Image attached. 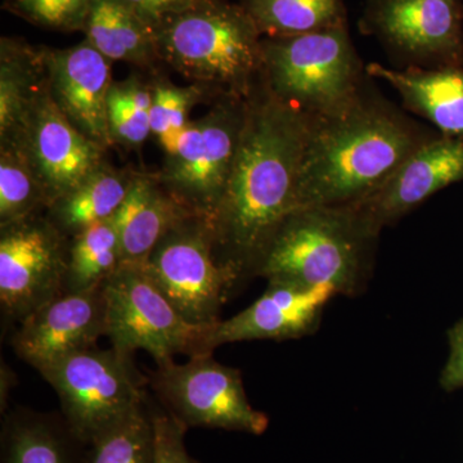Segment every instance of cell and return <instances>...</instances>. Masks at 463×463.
Instances as JSON below:
<instances>
[{"label": "cell", "mask_w": 463, "mask_h": 463, "mask_svg": "<svg viewBox=\"0 0 463 463\" xmlns=\"http://www.w3.org/2000/svg\"><path fill=\"white\" fill-rule=\"evenodd\" d=\"M312 116L273 96L263 76L248 96L227 190L213 219L216 260L236 288L257 277L283 221L298 209V179Z\"/></svg>", "instance_id": "6da1fadb"}, {"label": "cell", "mask_w": 463, "mask_h": 463, "mask_svg": "<svg viewBox=\"0 0 463 463\" xmlns=\"http://www.w3.org/2000/svg\"><path fill=\"white\" fill-rule=\"evenodd\" d=\"M439 134L383 99L368 81L349 108L313 118L298 207L356 205Z\"/></svg>", "instance_id": "7a4b0ae2"}, {"label": "cell", "mask_w": 463, "mask_h": 463, "mask_svg": "<svg viewBox=\"0 0 463 463\" xmlns=\"http://www.w3.org/2000/svg\"><path fill=\"white\" fill-rule=\"evenodd\" d=\"M379 237L353 206L298 207L274 234L257 277L359 297L373 279Z\"/></svg>", "instance_id": "3957f363"}, {"label": "cell", "mask_w": 463, "mask_h": 463, "mask_svg": "<svg viewBox=\"0 0 463 463\" xmlns=\"http://www.w3.org/2000/svg\"><path fill=\"white\" fill-rule=\"evenodd\" d=\"M163 66L216 99H246L263 72V35L240 3L210 0L155 32Z\"/></svg>", "instance_id": "277c9868"}, {"label": "cell", "mask_w": 463, "mask_h": 463, "mask_svg": "<svg viewBox=\"0 0 463 463\" xmlns=\"http://www.w3.org/2000/svg\"><path fill=\"white\" fill-rule=\"evenodd\" d=\"M261 76L276 99L315 118L349 108L371 79L347 26L263 38Z\"/></svg>", "instance_id": "5b68a950"}, {"label": "cell", "mask_w": 463, "mask_h": 463, "mask_svg": "<svg viewBox=\"0 0 463 463\" xmlns=\"http://www.w3.org/2000/svg\"><path fill=\"white\" fill-rule=\"evenodd\" d=\"M56 390L70 430L85 447L103 431L147 403L132 355L96 346L39 371Z\"/></svg>", "instance_id": "8992f818"}, {"label": "cell", "mask_w": 463, "mask_h": 463, "mask_svg": "<svg viewBox=\"0 0 463 463\" xmlns=\"http://www.w3.org/2000/svg\"><path fill=\"white\" fill-rule=\"evenodd\" d=\"M248 97H223L191 120L174 154L155 173L192 214L212 223L230 182L245 125Z\"/></svg>", "instance_id": "52a82bcc"}, {"label": "cell", "mask_w": 463, "mask_h": 463, "mask_svg": "<svg viewBox=\"0 0 463 463\" xmlns=\"http://www.w3.org/2000/svg\"><path fill=\"white\" fill-rule=\"evenodd\" d=\"M106 335L124 354L145 350L155 362L174 355L206 354L203 341L209 326L185 321L139 264H121L103 285Z\"/></svg>", "instance_id": "ba28073f"}, {"label": "cell", "mask_w": 463, "mask_h": 463, "mask_svg": "<svg viewBox=\"0 0 463 463\" xmlns=\"http://www.w3.org/2000/svg\"><path fill=\"white\" fill-rule=\"evenodd\" d=\"M142 265L185 321L212 326L237 289L216 260L214 236L206 219L188 215L167 232Z\"/></svg>", "instance_id": "9c48e42d"}, {"label": "cell", "mask_w": 463, "mask_h": 463, "mask_svg": "<svg viewBox=\"0 0 463 463\" xmlns=\"http://www.w3.org/2000/svg\"><path fill=\"white\" fill-rule=\"evenodd\" d=\"M147 381L161 405L187 429L261 435L269 426L267 414L250 404L240 371L219 364L213 353L192 355L181 364L161 362Z\"/></svg>", "instance_id": "30bf717a"}, {"label": "cell", "mask_w": 463, "mask_h": 463, "mask_svg": "<svg viewBox=\"0 0 463 463\" xmlns=\"http://www.w3.org/2000/svg\"><path fill=\"white\" fill-rule=\"evenodd\" d=\"M70 239L47 214L0 227V307L20 325L65 292Z\"/></svg>", "instance_id": "8fae6325"}, {"label": "cell", "mask_w": 463, "mask_h": 463, "mask_svg": "<svg viewBox=\"0 0 463 463\" xmlns=\"http://www.w3.org/2000/svg\"><path fill=\"white\" fill-rule=\"evenodd\" d=\"M361 26L403 69L463 67V0H367Z\"/></svg>", "instance_id": "7c38bea8"}, {"label": "cell", "mask_w": 463, "mask_h": 463, "mask_svg": "<svg viewBox=\"0 0 463 463\" xmlns=\"http://www.w3.org/2000/svg\"><path fill=\"white\" fill-rule=\"evenodd\" d=\"M8 143L25 152L50 207L108 161L109 149L90 141L67 120L52 99L48 85L33 103L17 138Z\"/></svg>", "instance_id": "4fadbf2b"}, {"label": "cell", "mask_w": 463, "mask_h": 463, "mask_svg": "<svg viewBox=\"0 0 463 463\" xmlns=\"http://www.w3.org/2000/svg\"><path fill=\"white\" fill-rule=\"evenodd\" d=\"M106 335L102 288L63 292L18 325L12 337L14 353L41 371L66 356L97 345Z\"/></svg>", "instance_id": "5bb4252c"}, {"label": "cell", "mask_w": 463, "mask_h": 463, "mask_svg": "<svg viewBox=\"0 0 463 463\" xmlns=\"http://www.w3.org/2000/svg\"><path fill=\"white\" fill-rule=\"evenodd\" d=\"M336 292L328 285L304 288L282 279H269L252 306L227 321L209 326L203 352L213 353L224 344L252 340H294L318 330L323 309Z\"/></svg>", "instance_id": "9a60e30c"}, {"label": "cell", "mask_w": 463, "mask_h": 463, "mask_svg": "<svg viewBox=\"0 0 463 463\" xmlns=\"http://www.w3.org/2000/svg\"><path fill=\"white\" fill-rule=\"evenodd\" d=\"M48 87L54 103L79 132L105 148H111L109 132V94L112 62L90 42L69 48L42 45Z\"/></svg>", "instance_id": "2e32d148"}, {"label": "cell", "mask_w": 463, "mask_h": 463, "mask_svg": "<svg viewBox=\"0 0 463 463\" xmlns=\"http://www.w3.org/2000/svg\"><path fill=\"white\" fill-rule=\"evenodd\" d=\"M463 182V139L439 134L414 151L373 194L353 206L379 232L448 185Z\"/></svg>", "instance_id": "e0dca14e"}, {"label": "cell", "mask_w": 463, "mask_h": 463, "mask_svg": "<svg viewBox=\"0 0 463 463\" xmlns=\"http://www.w3.org/2000/svg\"><path fill=\"white\" fill-rule=\"evenodd\" d=\"M188 215L190 210L167 192L156 174L137 172L114 216L121 264L145 263L158 241Z\"/></svg>", "instance_id": "ac0fdd59"}, {"label": "cell", "mask_w": 463, "mask_h": 463, "mask_svg": "<svg viewBox=\"0 0 463 463\" xmlns=\"http://www.w3.org/2000/svg\"><path fill=\"white\" fill-rule=\"evenodd\" d=\"M365 69L371 78L398 91L404 109L421 116L443 136L463 139V67L388 69L371 63Z\"/></svg>", "instance_id": "d6986e66"}, {"label": "cell", "mask_w": 463, "mask_h": 463, "mask_svg": "<svg viewBox=\"0 0 463 463\" xmlns=\"http://www.w3.org/2000/svg\"><path fill=\"white\" fill-rule=\"evenodd\" d=\"M83 33L102 56L148 72L161 71L154 30L121 0H93Z\"/></svg>", "instance_id": "ffe728a7"}, {"label": "cell", "mask_w": 463, "mask_h": 463, "mask_svg": "<svg viewBox=\"0 0 463 463\" xmlns=\"http://www.w3.org/2000/svg\"><path fill=\"white\" fill-rule=\"evenodd\" d=\"M48 85L42 47L0 39V143L14 142L33 103Z\"/></svg>", "instance_id": "44dd1931"}, {"label": "cell", "mask_w": 463, "mask_h": 463, "mask_svg": "<svg viewBox=\"0 0 463 463\" xmlns=\"http://www.w3.org/2000/svg\"><path fill=\"white\" fill-rule=\"evenodd\" d=\"M137 170L118 169L108 161L90 178L45 212L48 219L72 239L91 227L114 218L132 185Z\"/></svg>", "instance_id": "7402d4cb"}, {"label": "cell", "mask_w": 463, "mask_h": 463, "mask_svg": "<svg viewBox=\"0 0 463 463\" xmlns=\"http://www.w3.org/2000/svg\"><path fill=\"white\" fill-rule=\"evenodd\" d=\"M83 448L63 419L23 411L3 423L2 463H83Z\"/></svg>", "instance_id": "603a6c76"}, {"label": "cell", "mask_w": 463, "mask_h": 463, "mask_svg": "<svg viewBox=\"0 0 463 463\" xmlns=\"http://www.w3.org/2000/svg\"><path fill=\"white\" fill-rule=\"evenodd\" d=\"M263 38H288L347 26L343 0H241Z\"/></svg>", "instance_id": "cb8c5ba5"}, {"label": "cell", "mask_w": 463, "mask_h": 463, "mask_svg": "<svg viewBox=\"0 0 463 463\" xmlns=\"http://www.w3.org/2000/svg\"><path fill=\"white\" fill-rule=\"evenodd\" d=\"M120 265V240L114 218L91 225L70 239L65 292L102 288Z\"/></svg>", "instance_id": "d4e9b609"}, {"label": "cell", "mask_w": 463, "mask_h": 463, "mask_svg": "<svg viewBox=\"0 0 463 463\" xmlns=\"http://www.w3.org/2000/svg\"><path fill=\"white\" fill-rule=\"evenodd\" d=\"M48 209L50 201L25 152L14 143L0 145V227Z\"/></svg>", "instance_id": "484cf974"}, {"label": "cell", "mask_w": 463, "mask_h": 463, "mask_svg": "<svg viewBox=\"0 0 463 463\" xmlns=\"http://www.w3.org/2000/svg\"><path fill=\"white\" fill-rule=\"evenodd\" d=\"M154 103L151 109V136L156 138L165 156L174 154L183 132L190 124L191 111L215 97L199 84L179 85L167 80L161 72L151 75Z\"/></svg>", "instance_id": "4316f807"}, {"label": "cell", "mask_w": 463, "mask_h": 463, "mask_svg": "<svg viewBox=\"0 0 463 463\" xmlns=\"http://www.w3.org/2000/svg\"><path fill=\"white\" fill-rule=\"evenodd\" d=\"M85 448L83 463H154L155 432L148 401Z\"/></svg>", "instance_id": "83f0119b"}, {"label": "cell", "mask_w": 463, "mask_h": 463, "mask_svg": "<svg viewBox=\"0 0 463 463\" xmlns=\"http://www.w3.org/2000/svg\"><path fill=\"white\" fill-rule=\"evenodd\" d=\"M93 0H5V9L33 25L56 32H83Z\"/></svg>", "instance_id": "f1b7e54d"}, {"label": "cell", "mask_w": 463, "mask_h": 463, "mask_svg": "<svg viewBox=\"0 0 463 463\" xmlns=\"http://www.w3.org/2000/svg\"><path fill=\"white\" fill-rule=\"evenodd\" d=\"M109 132L112 147L138 151L151 136V116L143 111L114 81L109 94Z\"/></svg>", "instance_id": "f546056e"}, {"label": "cell", "mask_w": 463, "mask_h": 463, "mask_svg": "<svg viewBox=\"0 0 463 463\" xmlns=\"http://www.w3.org/2000/svg\"><path fill=\"white\" fill-rule=\"evenodd\" d=\"M155 432L154 463H199L188 453L184 435L188 429L182 425L163 405L149 404Z\"/></svg>", "instance_id": "4dcf8cb0"}, {"label": "cell", "mask_w": 463, "mask_h": 463, "mask_svg": "<svg viewBox=\"0 0 463 463\" xmlns=\"http://www.w3.org/2000/svg\"><path fill=\"white\" fill-rule=\"evenodd\" d=\"M133 9L154 33L172 18L210 2V0H121Z\"/></svg>", "instance_id": "1f68e13d"}, {"label": "cell", "mask_w": 463, "mask_h": 463, "mask_svg": "<svg viewBox=\"0 0 463 463\" xmlns=\"http://www.w3.org/2000/svg\"><path fill=\"white\" fill-rule=\"evenodd\" d=\"M449 356L440 374V386L446 392L463 388V319L448 331Z\"/></svg>", "instance_id": "d6a6232c"}]
</instances>
